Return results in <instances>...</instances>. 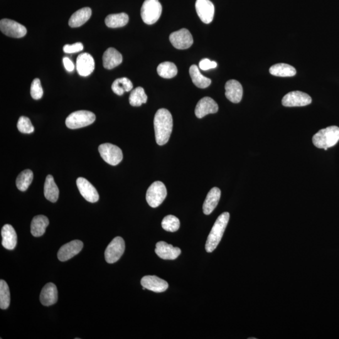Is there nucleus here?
Returning a JSON list of instances; mask_svg holds the SVG:
<instances>
[{
    "instance_id": "nucleus-32",
    "label": "nucleus",
    "mask_w": 339,
    "mask_h": 339,
    "mask_svg": "<svg viewBox=\"0 0 339 339\" xmlns=\"http://www.w3.org/2000/svg\"><path fill=\"white\" fill-rule=\"evenodd\" d=\"M157 72L160 77L166 78H171L178 74V70L176 66L170 62H164L160 64L157 68Z\"/></svg>"
},
{
    "instance_id": "nucleus-40",
    "label": "nucleus",
    "mask_w": 339,
    "mask_h": 339,
    "mask_svg": "<svg viewBox=\"0 0 339 339\" xmlns=\"http://www.w3.org/2000/svg\"><path fill=\"white\" fill-rule=\"evenodd\" d=\"M63 63L66 70L68 71V72H72V71L74 70V64L72 61L71 60L70 58H64Z\"/></svg>"
},
{
    "instance_id": "nucleus-9",
    "label": "nucleus",
    "mask_w": 339,
    "mask_h": 339,
    "mask_svg": "<svg viewBox=\"0 0 339 339\" xmlns=\"http://www.w3.org/2000/svg\"><path fill=\"white\" fill-rule=\"evenodd\" d=\"M0 30L6 36L13 38H22L26 36V26L12 20L2 19L0 22Z\"/></svg>"
},
{
    "instance_id": "nucleus-15",
    "label": "nucleus",
    "mask_w": 339,
    "mask_h": 339,
    "mask_svg": "<svg viewBox=\"0 0 339 339\" xmlns=\"http://www.w3.org/2000/svg\"><path fill=\"white\" fill-rule=\"evenodd\" d=\"M94 60L92 55L86 52L78 55L76 60V68L78 74L87 77L94 71Z\"/></svg>"
},
{
    "instance_id": "nucleus-10",
    "label": "nucleus",
    "mask_w": 339,
    "mask_h": 339,
    "mask_svg": "<svg viewBox=\"0 0 339 339\" xmlns=\"http://www.w3.org/2000/svg\"><path fill=\"white\" fill-rule=\"evenodd\" d=\"M169 38L174 48L180 50L190 48L194 43L192 36L186 28L174 32L170 36Z\"/></svg>"
},
{
    "instance_id": "nucleus-23",
    "label": "nucleus",
    "mask_w": 339,
    "mask_h": 339,
    "mask_svg": "<svg viewBox=\"0 0 339 339\" xmlns=\"http://www.w3.org/2000/svg\"><path fill=\"white\" fill-rule=\"evenodd\" d=\"M221 192L220 188H214L208 193L203 204V212L206 215H210L217 207L220 202Z\"/></svg>"
},
{
    "instance_id": "nucleus-36",
    "label": "nucleus",
    "mask_w": 339,
    "mask_h": 339,
    "mask_svg": "<svg viewBox=\"0 0 339 339\" xmlns=\"http://www.w3.org/2000/svg\"><path fill=\"white\" fill-rule=\"evenodd\" d=\"M17 128L20 132L24 134H32L34 132V127L32 124L30 119L26 116L20 118L17 122Z\"/></svg>"
},
{
    "instance_id": "nucleus-11",
    "label": "nucleus",
    "mask_w": 339,
    "mask_h": 339,
    "mask_svg": "<svg viewBox=\"0 0 339 339\" xmlns=\"http://www.w3.org/2000/svg\"><path fill=\"white\" fill-rule=\"evenodd\" d=\"M312 98L306 93L301 92H292L284 96L282 104L286 107L306 106L311 104Z\"/></svg>"
},
{
    "instance_id": "nucleus-38",
    "label": "nucleus",
    "mask_w": 339,
    "mask_h": 339,
    "mask_svg": "<svg viewBox=\"0 0 339 339\" xmlns=\"http://www.w3.org/2000/svg\"><path fill=\"white\" fill-rule=\"evenodd\" d=\"M84 46L82 43L77 42L73 45H66L63 48L64 52L67 54H74L82 51Z\"/></svg>"
},
{
    "instance_id": "nucleus-6",
    "label": "nucleus",
    "mask_w": 339,
    "mask_h": 339,
    "mask_svg": "<svg viewBox=\"0 0 339 339\" xmlns=\"http://www.w3.org/2000/svg\"><path fill=\"white\" fill-rule=\"evenodd\" d=\"M167 191L166 186L160 181L154 182L146 192V200L148 205L156 208L166 200Z\"/></svg>"
},
{
    "instance_id": "nucleus-1",
    "label": "nucleus",
    "mask_w": 339,
    "mask_h": 339,
    "mask_svg": "<svg viewBox=\"0 0 339 339\" xmlns=\"http://www.w3.org/2000/svg\"><path fill=\"white\" fill-rule=\"evenodd\" d=\"M154 124L156 144L164 146L168 142L172 132L173 118L170 112L164 108L157 110Z\"/></svg>"
},
{
    "instance_id": "nucleus-18",
    "label": "nucleus",
    "mask_w": 339,
    "mask_h": 339,
    "mask_svg": "<svg viewBox=\"0 0 339 339\" xmlns=\"http://www.w3.org/2000/svg\"><path fill=\"white\" fill-rule=\"evenodd\" d=\"M156 252L162 259L174 260L178 258L181 254V250L172 244H167L166 242H160L156 243Z\"/></svg>"
},
{
    "instance_id": "nucleus-21",
    "label": "nucleus",
    "mask_w": 339,
    "mask_h": 339,
    "mask_svg": "<svg viewBox=\"0 0 339 339\" xmlns=\"http://www.w3.org/2000/svg\"><path fill=\"white\" fill-rule=\"evenodd\" d=\"M122 61V54L114 48H108L103 54V66L106 70H112L121 64Z\"/></svg>"
},
{
    "instance_id": "nucleus-14",
    "label": "nucleus",
    "mask_w": 339,
    "mask_h": 339,
    "mask_svg": "<svg viewBox=\"0 0 339 339\" xmlns=\"http://www.w3.org/2000/svg\"><path fill=\"white\" fill-rule=\"evenodd\" d=\"M76 182L81 196L88 202L94 203L99 200V194L96 189L86 179L80 178Z\"/></svg>"
},
{
    "instance_id": "nucleus-19",
    "label": "nucleus",
    "mask_w": 339,
    "mask_h": 339,
    "mask_svg": "<svg viewBox=\"0 0 339 339\" xmlns=\"http://www.w3.org/2000/svg\"><path fill=\"white\" fill-rule=\"evenodd\" d=\"M226 98L233 103H239L242 100L243 90L242 84L236 80H228L225 86Z\"/></svg>"
},
{
    "instance_id": "nucleus-27",
    "label": "nucleus",
    "mask_w": 339,
    "mask_h": 339,
    "mask_svg": "<svg viewBox=\"0 0 339 339\" xmlns=\"http://www.w3.org/2000/svg\"><path fill=\"white\" fill-rule=\"evenodd\" d=\"M270 72L272 75L278 77H293L296 75V70L293 66L287 64L280 63L272 66L270 68Z\"/></svg>"
},
{
    "instance_id": "nucleus-8",
    "label": "nucleus",
    "mask_w": 339,
    "mask_h": 339,
    "mask_svg": "<svg viewBox=\"0 0 339 339\" xmlns=\"http://www.w3.org/2000/svg\"><path fill=\"white\" fill-rule=\"evenodd\" d=\"M125 250L124 240L121 237L112 240L105 250V260L108 264H114L121 258Z\"/></svg>"
},
{
    "instance_id": "nucleus-26",
    "label": "nucleus",
    "mask_w": 339,
    "mask_h": 339,
    "mask_svg": "<svg viewBox=\"0 0 339 339\" xmlns=\"http://www.w3.org/2000/svg\"><path fill=\"white\" fill-rule=\"evenodd\" d=\"M60 195V190L56 186L52 176H46L45 184H44V196L46 198L51 202H56L58 201Z\"/></svg>"
},
{
    "instance_id": "nucleus-3",
    "label": "nucleus",
    "mask_w": 339,
    "mask_h": 339,
    "mask_svg": "<svg viewBox=\"0 0 339 339\" xmlns=\"http://www.w3.org/2000/svg\"><path fill=\"white\" fill-rule=\"evenodd\" d=\"M339 141V128L331 126L320 130L314 134L312 142L314 146L318 148L326 150L328 148L335 146Z\"/></svg>"
},
{
    "instance_id": "nucleus-39",
    "label": "nucleus",
    "mask_w": 339,
    "mask_h": 339,
    "mask_svg": "<svg viewBox=\"0 0 339 339\" xmlns=\"http://www.w3.org/2000/svg\"><path fill=\"white\" fill-rule=\"evenodd\" d=\"M217 63L214 61H211L208 58H204L200 62V68L203 70H208L210 68H214L217 67Z\"/></svg>"
},
{
    "instance_id": "nucleus-29",
    "label": "nucleus",
    "mask_w": 339,
    "mask_h": 339,
    "mask_svg": "<svg viewBox=\"0 0 339 339\" xmlns=\"http://www.w3.org/2000/svg\"><path fill=\"white\" fill-rule=\"evenodd\" d=\"M128 21L129 16L126 14H112L106 16L105 24L110 28H115L126 26Z\"/></svg>"
},
{
    "instance_id": "nucleus-20",
    "label": "nucleus",
    "mask_w": 339,
    "mask_h": 339,
    "mask_svg": "<svg viewBox=\"0 0 339 339\" xmlns=\"http://www.w3.org/2000/svg\"><path fill=\"white\" fill-rule=\"evenodd\" d=\"M58 300V292L55 284L48 282L42 290L40 300L44 306L55 304Z\"/></svg>"
},
{
    "instance_id": "nucleus-4",
    "label": "nucleus",
    "mask_w": 339,
    "mask_h": 339,
    "mask_svg": "<svg viewBox=\"0 0 339 339\" xmlns=\"http://www.w3.org/2000/svg\"><path fill=\"white\" fill-rule=\"evenodd\" d=\"M94 113L89 110H78L71 113L66 120V124L68 128L78 129L89 126L95 122Z\"/></svg>"
},
{
    "instance_id": "nucleus-13",
    "label": "nucleus",
    "mask_w": 339,
    "mask_h": 339,
    "mask_svg": "<svg viewBox=\"0 0 339 339\" xmlns=\"http://www.w3.org/2000/svg\"><path fill=\"white\" fill-rule=\"evenodd\" d=\"M83 242L80 240H74L63 245L58 250V259L60 262H66L72 258L80 252L83 248Z\"/></svg>"
},
{
    "instance_id": "nucleus-2",
    "label": "nucleus",
    "mask_w": 339,
    "mask_h": 339,
    "mask_svg": "<svg viewBox=\"0 0 339 339\" xmlns=\"http://www.w3.org/2000/svg\"><path fill=\"white\" fill-rule=\"evenodd\" d=\"M230 218V213L227 212H224L218 216L208 234L206 244V252H212L218 247L222 240L224 233L229 222Z\"/></svg>"
},
{
    "instance_id": "nucleus-31",
    "label": "nucleus",
    "mask_w": 339,
    "mask_h": 339,
    "mask_svg": "<svg viewBox=\"0 0 339 339\" xmlns=\"http://www.w3.org/2000/svg\"><path fill=\"white\" fill-rule=\"evenodd\" d=\"M134 88L132 81L126 78H117L113 82L112 90L115 94L122 96L125 92H129Z\"/></svg>"
},
{
    "instance_id": "nucleus-7",
    "label": "nucleus",
    "mask_w": 339,
    "mask_h": 339,
    "mask_svg": "<svg viewBox=\"0 0 339 339\" xmlns=\"http://www.w3.org/2000/svg\"><path fill=\"white\" fill-rule=\"evenodd\" d=\"M99 152L102 158L110 166H117L122 161L124 154L118 146L110 144H104L99 146Z\"/></svg>"
},
{
    "instance_id": "nucleus-30",
    "label": "nucleus",
    "mask_w": 339,
    "mask_h": 339,
    "mask_svg": "<svg viewBox=\"0 0 339 339\" xmlns=\"http://www.w3.org/2000/svg\"><path fill=\"white\" fill-rule=\"evenodd\" d=\"M34 179V174L30 169L24 170L17 176L16 180V188L18 190L24 192L30 186Z\"/></svg>"
},
{
    "instance_id": "nucleus-16",
    "label": "nucleus",
    "mask_w": 339,
    "mask_h": 339,
    "mask_svg": "<svg viewBox=\"0 0 339 339\" xmlns=\"http://www.w3.org/2000/svg\"><path fill=\"white\" fill-rule=\"evenodd\" d=\"M217 103L210 97L203 98L196 106L195 113L198 118H202L206 115L214 114L218 112Z\"/></svg>"
},
{
    "instance_id": "nucleus-24",
    "label": "nucleus",
    "mask_w": 339,
    "mask_h": 339,
    "mask_svg": "<svg viewBox=\"0 0 339 339\" xmlns=\"http://www.w3.org/2000/svg\"><path fill=\"white\" fill-rule=\"evenodd\" d=\"M92 14V10L89 7H85V8L78 10L71 16L68 21V24L72 28H77V27L82 26L89 20Z\"/></svg>"
},
{
    "instance_id": "nucleus-12",
    "label": "nucleus",
    "mask_w": 339,
    "mask_h": 339,
    "mask_svg": "<svg viewBox=\"0 0 339 339\" xmlns=\"http://www.w3.org/2000/svg\"><path fill=\"white\" fill-rule=\"evenodd\" d=\"M196 14L204 23L208 24L212 22L215 8L210 0H196Z\"/></svg>"
},
{
    "instance_id": "nucleus-25",
    "label": "nucleus",
    "mask_w": 339,
    "mask_h": 339,
    "mask_svg": "<svg viewBox=\"0 0 339 339\" xmlns=\"http://www.w3.org/2000/svg\"><path fill=\"white\" fill-rule=\"evenodd\" d=\"M49 224L48 218L45 216L38 215L34 217L31 223V233L34 237H40L46 232Z\"/></svg>"
},
{
    "instance_id": "nucleus-28",
    "label": "nucleus",
    "mask_w": 339,
    "mask_h": 339,
    "mask_svg": "<svg viewBox=\"0 0 339 339\" xmlns=\"http://www.w3.org/2000/svg\"><path fill=\"white\" fill-rule=\"evenodd\" d=\"M190 77L192 82L196 87L204 89V88L210 86L211 84L210 78L205 77L202 75L200 71V68L196 65H192L189 70Z\"/></svg>"
},
{
    "instance_id": "nucleus-34",
    "label": "nucleus",
    "mask_w": 339,
    "mask_h": 339,
    "mask_svg": "<svg viewBox=\"0 0 339 339\" xmlns=\"http://www.w3.org/2000/svg\"><path fill=\"white\" fill-rule=\"evenodd\" d=\"M10 304V292L8 284L6 281H0V308L6 310L8 308Z\"/></svg>"
},
{
    "instance_id": "nucleus-37",
    "label": "nucleus",
    "mask_w": 339,
    "mask_h": 339,
    "mask_svg": "<svg viewBox=\"0 0 339 339\" xmlns=\"http://www.w3.org/2000/svg\"><path fill=\"white\" fill-rule=\"evenodd\" d=\"M30 94L32 98L36 100H40L43 96L44 90L41 86L40 80L38 78H35L32 82Z\"/></svg>"
},
{
    "instance_id": "nucleus-17",
    "label": "nucleus",
    "mask_w": 339,
    "mask_h": 339,
    "mask_svg": "<svg viewBox=\"0 0 339 339\" xmlns=\"http://www.w3.org/2000/svg\"><path fill=\"white\" fill-rule=\"evenodd\" d=\"M141 284L146 289L156 292V293H162V292L166 291L168 288V282L156 276H151V275L142 278Z\"/></svg>"
},
{
    "instance_id": "nucleus-35",
    "label": "nucleus",
    "mask_w": 339,
    "mask_h": 339,
    "mask_svg": "<svg viewBox=\"0 0 339 339\" xmlns=\"http://www.w3.org/2000/svg\"><path fill=\"white\" fill-rule=\"evenodd\" d=\"M162 226L166 232H176L180 228V220L176 216H166L162 220Z\"/></svg>"
},
{
    "instance_id": "nucleus-22",
    "label": "nucleus",
    "mask_w": 339,
    "mask_h": 339,
    "mask_svg": "<svg viewBox=\"0 0 339 339\" xmlns=\"http://www.w3.org/2000/svg\"><path fill=\"white\" fill-rule=\"evenodd\" d=\"M2 245L6 250H13L16 247L17 235L13 226L6 224L2 230Z\"/></svg>"
},
{
    "instance_id": "nucleus-33",
    "label": "nucleus",
    "mask_w": 339,
    "mask_h": 339,
    "mask_svg": "<svg viewBox=\"0 0 339 339\" xmlns=\"http://www.w3.org/2000/svg\"><path fill=\"white\" fill-rule=\"evenodd\" d=\"M147 97L143 88L138 87L132 90L130 96L129 100L132 106H140L147 102Z\"/></svg>"
},
{
    "instance_id": "nucleus-5",
    "label": "nucleus",
    "mask_w": 339,
    "mask_h": 339,
    "mask_svg": "<svg viewBox=\"0 0 339 339\" xmlns=\"http://www.w3.org/2000/svg\"><path fill=\"white\" fill-rule=\"evenodd\" d=\"M162 6L158 0H146L141 9V16L144 23L153 24L161 16Z\"/></svg>"
}]
</instances>
